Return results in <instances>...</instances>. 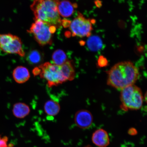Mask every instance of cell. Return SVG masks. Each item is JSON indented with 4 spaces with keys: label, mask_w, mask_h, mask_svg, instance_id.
<instances>
[{
    "label": "cell",
    "mask_w": 147,
    "mask_h": 147,
    "mask_svg": "<svg viewBox=\"0 0 147 147\" xmlns=\"http://www.w3.org/2000/svg\"><path fill=\"white\" fill-rule=\"evenodd\" d=\"M138 70L130 61H122L116 64L107 73L108 85L122 90L134 84L139 78Z\"/></svg>",
    "instance_id": "cell-1"
},
{
    "label": "cell",
    "mask_w": 147,
    "mask_h": 147,
    "mask_svg": "<svg viewBox=\"0 0 147 147\" xmlns=\"http://www.w3.org/2000/svg\"><path fill=\"white\" fill-rule=\"evenodd\" d=\"M59 0H34L30 8L35 20H39L49 24L59 27L62 21L58 7Z\"/></svg>",
    "instance_id": "cell-2"
},
{
    "label": "cell",
    "mask_w": 147,
    "mask_h": 147,
    "mask_svg": "<svg viewBox=\"0 0 147 147\" xmlns=\"http://www.w3.org/2000/svg\"><path fill=\"white\" fill-rule=\"evenodd\" d=\"M120 100L121 107L124 111L139 110L143 103L142 92L134 84L129 86L121 90Z\"/></svg>",
    "instance_id": "cell-3"
},
{
    "label": "cell",
    "mask_w": 147,
    "mask_h": 147,
    "mask_svg": "<svg viewBox=\"0 0 147 147\" xmlns=\"http://www.w3.org/2000/svg\"><path fill=\"white\" fill-rule=\"evenodd\" d=\"M56 27L39 20H35L28 32L34 36L35 39L40 45H51L53 41V34Z\"/></svg>",
    "instance_id": "cell-4"
},
{
    "label": "cell",
    "mask_w": 147,
    "mask_h": 147,
    "mask_svg": "<svg viewBox=\"0 0 147 147\" xmlns=\"http://www.w3.org/2000/svg\"><path fill=\"white\" fill-rule=\"evenodd\" d=\"M39 67L41 69L40 78L47 81L49 87L57 86L65 82L60 66L47 62L41 64Z\"/></svg>",
    "instance_id": "cell-5"
},
{
    "label": "cell",
    "mask_w": 147,
    "mask_h": 147,
    "mask_svg": "<svg viewBox=\"0 0 147 147\" xmlns=\"http://www.w3.org/2000/svg\"><path fill=\"white\" fill-rule=\"evenodd\" d=\"M0 49L7 54L25 56L21 38L11 34H0Z\"/></svg>",
    "instance_id": "cell-6"
},
{
    "label": "cell",
    "mask_w": 147,
    "mask_h": 147,
    "mask_svg": "<svg viewBox=\"0 0 147 147\" xmlns=\"http://www.w3.org/2000/svg\"><path fill=\"white\" fill-rule=\"evenodd\" d=\"M93 22L84 17L78 12V16L71 22L69 25V30L71 35L83 38L89 37L93 30Z\"/></svg>",
    "instance_id": "cell-7"
},
{
    "label": "cell",
    "mask_w": 147,
    "mask_h": 147,
    "mask_svg": "<svg viewBox=\"0 0 147 147\" xmlns=\"http://www.w3.org/2000/svg\"><path fill=\"white\" fill-rule=\"evenodd\" d=\"M74 121L78 127L86 129L89 128L92 124L93 115L88 110H80L75 114Z\"/></svg>",
    "instance_id": "cell-8"
},
{
    "label": "cell",
    "mask_w": 147,
    "mask_h": 147,
    "mask_svg": "<svg viewBox=\"0 0 147 147\" xmlns=\"http://www.w3.org/2000/svg\"><path fill=\"white\" fill-rule=\"evenodd\" d=\"M92 140L94 144L98 147H107L109 144L108 134L102 129H100L95 131L92 136Z\"/></svg>",
    "instance_id": "cell-9"
},
{
    "label": "cell",
    "mask_w": 147,
    "mask_h": 147,
    "mask_svg": "<svg viewBox=\"0 0 147 147\" xmlns=\"http://www.w3.org/2000/svg\"><path fill=\"white\" fill-rule=\"evenodd\" d=\"M77 7L76 3H73L67 0L60 1L58 7L59 13L62 17H69L73 14Z\"/></svg>",
    "instance_id": "cell-10"
},
{
    "label": "cell",
    "mask_w": 147,
    "mask_h": 147,
    "mask_svg": "<svg viewBox=\"0 0 147 147\" xmlns=\"http://www.w3.org/2000/svg\"><path fill=\"white\" fill-rule=\"evenodd\" d=\"M12 75L14 80L20 84L26 82L30 78L28 69L21 66H18L14 69Z\"/></svg>",
    "instance_id": "cell-11"
},
{
    "label": "cell",
    "mask_w": 147,
    "mask_h": 147,
    "mask_svg": "<svg viewBox=\"0 0 147 147\" xmlns=\"http://www.w3.org/2000/svg\"><path fill=\"white\" fill-rule=\"evenodd\" d=\"M62 75L65 82L71 81L74 79L75 70L72 62L67 60L65 63L60 66Z\"/></svg>",
    "instance_id": "cell-12"
},
{
    "label": "cell",
    "mask_w": 147,
    "mask_h": 147,
    "mask_svg": "<svg viewBox=\"0 0 147 147\" xmlns=\"http://www.w3.org/2000/svg\"><path fill=\"white\" fill-rule=\"evenodd\" d=\"M12 111L16 117L23 119L29 114L30 109L27 104L22 102H18L14 105Z\"/></svg>",
    "instance_id": "cell-13"
},
{
    "label": "cell",
    "mask_w": 147,
    "mask_h": 147,
    "mask_svg": "<svg viewBox=\"0 0 147 147\" xmlns=\"http://www.w3.org/2000/svg\"><path fill=\"white\" fill-rule=\"evenodd\" d=\"M60 105L57 102L54 100H49L45 102L44 110L47 115L51 116H54L59 113Z\"/></svg>",
    "instance_id": "cell-14"
},
{
    "label": "cell",
    "mask_w": 147,
    "mask_h": 147,
    "mask_svg": "<svg viewBox=\"0 0 147 147\" xmlns=\"http://www.w3.org/2000/svg\"><path fill=\"white\" fill-rule=\"evenodd\" d=\"M52 60L53 63L57 65H61L67 60V55L61 49H57L53 54Z\"/></svg>",
    "instance_id": "cell-15"
},
{
    "label": "cell",
    "mask_w": 147,
    "mask_h": 147,
    "mask_svg": "<svg viewBox=\"0 0 147 147\" xmlns=\"http://www.w3.org/2000/svg\"><path fill=\"white\" fill-rule=\"evenodd\" d=\"M27 60L32 65H36L41 63L43 60V56L41 52L36 49L31 51L28 54Z\"/></svg>",
    "instance_id": "cell-16"
},
{
    "label": "cell",
    "mask_w": 147,
    "mask_h": 147,
    "mask_svg": "<svg viewBox=\"0 0 147 147\" xmlns=\"http://www.w3.org/2000/svg\"><path fill=\"white\" fill-rule=\"evenodd\" d=\"M97 38L95 37H92L88 40L87 45L90 50L92 51H96L98 49L97 47Z\"/></svg>",
    "instance_id": "cell-17"
},
{
    "label": "cell",
    "mask_w": 147,
    "mask_h": 147,
    "mask_svg": "<svg viewBox=\"0 0 147 147\" xmlns=\"http://www.w3.org/2000/svg\"><path fill=\"white\" fill-rule=\"evenodd\" d=\"M108 61L107 58L103 56H99L97 61V65L99 67H106L108 65Z\"/></svg>",
    "instance_id": "cell-18"
},
{
    "label": "cell",
    "mask_w": 147,
    "mask_h": 147,
    "mask_svg": "<svg viewBox=\"0 0 147 147\" xmlns=\"http://www.w3.org/2000/svg\"><path fill=\"white\" fill-rule=\"evenodd\" d=\"M8 138L6 136L0 137V147H8Z\"/></svg>",
    "instance_id": "cell-19"
},
{
    "label": "cell",
    "mask_w": 147,
    "mask_h": 147,
    "mask_svg": "<svg viewBox=\"0 0 147 147\" xmlns=\"http://www.w3.org/2000/svg\"><path fill=\"white\" fill-rule=\"evenodd\" d=\"M137 133V130L135 128H130L128 130V134L130 135L135 136L136 135Z\"/></svg>",
    "instance_id": "cell-20"
},
{
    "label": "cell",
    "mask_w": 147,
    "mask_h": 147,
    "mask_svg": "<svg viewBox=\"0 0 147 147\" xmlns=\"http://www.w3.org/2000/svg\"><path fill=\"white\" fill-rule=\"evenodd\" d=\"M33 74L34 76H37L40 74L41 73V69H40L39 67H36L33 70Z\"/></svg>",
    "instance_id": "cell-21"
},
{
    "label": "cell",
    "mask_w": 147,
    "mask_h": 147,
    "mask_svg": "<svg viewBox=\"0 0 147 147\" xmlns=\"http://www.w3.org/2000/svg\"><path fill=\"white\" fill-rule=\"evenodd\" d=\"M95 4L96 6L98 7H100L102 5V3H101V1L100 0H96L95 1Z\"/></svg>",
    "instance_id": "cell-22"
},
{
    "label": "cell",
    "mask_w": 147,
    "mask_h": 147,
    "mask_svg": "<svg viewBox=\"0 0 147 147\" xmlns=\"http://www.w3.org/2000/svg\"><path fill=\"white\" fill-rule=\"evenodd\" d=\"M144 100L146 102L147 104V91H146V94H145L144 96Z\"/></svg>",
    "instance_id": "cell-23"
},
{
    "label": "cell",
    "mask_w": 147,
    "mask_h": 147,
    "mask_svg": "<svg viewBox=\"0 0 147 147\" xmlns=\"http://www.w3.org/2000/svg\"><path fill=\"white\" fill-rule=\"evenodd\" d=\"M84 147H93L92 146H90V145H88V146H87Z\"/></svg>",
    "instance_id": "cell-24"
}]
</instances>
